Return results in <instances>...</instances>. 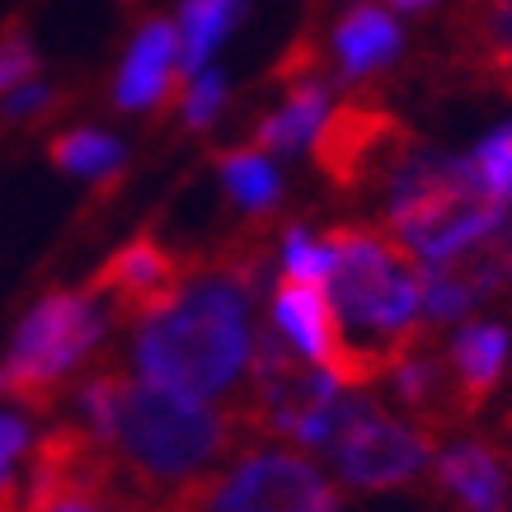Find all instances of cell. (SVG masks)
Here are the masks:
<instances>
[{
    "label": "cell",
    "mask_w": 512,
    "mask_h": 512,
    "mask_svg": "<svg viewBox=\"0 0 512 512\" xmlns=\"http://www.w3.org/2000/svg\"><path fill=\"white\" fill-rule=\"evenodd\" d=\"M264 259V240H235L217 259H188L179 292L132 325V367L141 381L188 400L231 395L254 353L249 301Z\"/></svg>",
    "instance_id": "obj_1"
},
{
    "label": "cell",
    "mask_w": 512,
    "mask_h": 512,
    "mask_svg": "<svg viewBox=\"0 0 512 512\" xmlns=\"http://www.w3.org/2000/svg\"><path fill=\"white\" fill-rule=\"evenodd\" d=\"M76 404L80 423L113 456L132 508L141 498L170 503L198 480L217 475L249 437L235 409L221 414L202 400L151 386L141 376H123L113 367L85 376Z\"/></svg>",
    "instance_id": "obj_2"
},
{
    "label": "cell",
    "mask_w": 512,
    "mask_h": 512,
    "mask_svg": "<svg viewBox=\"0 0 512 512\" xmlns=\"http://www.w3.org/2000/svg\"><path fill=\"white\" fill-rule=\"evenodd\" d=\"M325 245L334 249L325 296L339 325V362L329 376L339 386L386 381L390 367L433 334V325H423L414 254L381 226L353 221L329 226Z\"/></svg>",
    "instance_id": "obj_3"
},
{
    "label": "cell",
    "mask_w": 512,
    "mask_h": 512,
    "mask_svg": "<svg viewBox=\"0 0 512 512\" xmlns=\"http://www.w3.org/2000/svg\"><path fill=\"white\" fill-rule=\"evenodd\" d=\"M386 188V231L423 264L447 259L508 217V207L489 198L475 160L437 156L428 146H414Z\"/></svg>",
    "instance_id": "obj_4"
},
{
    "label": "cell",
    "mask_w": 512,
    "mask_h": 512,
    "mask_svg": "<svg viewBox=\"0 0 512 512\" xmlns=\"http://www.w3.org/2000/svg\"><path fill=\"white\" fill-rule=\"evenodd\" d=\"M104 329H109V306L90 287L38 296L0 357V400L47 404L66 376L99 348Z\"/></svg>",
    "instance_id": "obj_5"
},
{
    "label": "cell",
    "mask_w": 512,
    "mask_h": 512,
    "mask_svg": "<svg viewBox=\"0 0 512 512\" xmlns=\"http://www.w3.org/2000/svg\"><path fill=\"white\" fill-rule=\"evenodd\" d=\"M442 437L423 433L419 423L390 419L386 409L367 395H343L339 423L329 437L334 475L348 489H409L433 470V447Z\"/></svg>",
    "instance_id": "obj_6"
},
{
    "label": "cell",
    "mask_w": 512,
    "mask_h": 512,
    "mask_svg": "<svg viewBox=\"0 0 512 512\" xmlns=\"http://www.w3.org/2000/svg\"><path fill=\"white\" fill-rule=\"evenodd\" d=\"M160 512H339V489L301 456L249 451L170 498Z\"/></svg>",
    "instance_id": "obj_7"
},
{
    "label": "cell",
    "mask_w": 512,
    "mask_h": 512,
    "mask_svg": "<svg viewBox=\"0 0 512 512\" xmlns=\"http://www.w3.org/2000/svg\"><path fill=\"white\" fill-rule=\"evenodd\" d=\"M414 132L404 127L400 113H390L381 99L353 94L348 104L325 113L315 132V165L334 188H381L395 179L404 160L414 156Z\"/></svg>",
    "instance_id": "obj_8"
},
{
    "label": "cell",
    "mask_w": 512,
    "mask_h": 512,
    "mask_svg": "<svg viewBox=\"0 0 512 512\" xmlns=\"http://www.w3.org/2000/svg\"><path fill=\"white\" fill-rule=\"evenodd\" d=\"M512 287V221L503 217L494 231L461 245L456 254L419 268V296L428 325L466 320L480 301H494Z\"/></svg>",
    "instance_id": "obj_9"
},
{
    "label": "cell",
    "mask_w": 512,
    "mask_h": 512,
    "mask_svg": "<svg viewBox=\"0 0 512 512\" xmlns=\"http://www.w3.org/2000/svg\"><path fill=\"white\" fill-rule=\"evenodd\" d=\"M184 268H188V259L165 249L156 235H137L113 259H104V268L90 278V292L109 306V315L137 325L141 315H151L156 306H165L179 292Z\"/></svg>",
    "instance_id": "obj_10"
},
{
    "label": "cell",
    "mask_w": 512,
    "mask_h": 512,
    "mask_svg": "<svg viewBox=\"0 0 512 512\" xmlns=\"http://www.w3.org/2000/svg\"><path fill=\"white\" fill-rule=\"evenodd\" d=\"M451 71L512 99V0H461L451 19Z\"/></svg>",
    "instance_id": "obj_11"
},
{
    "label": "cell",
    "mask_w": 512,
    "mask_h": 512,
    "mask_svg": "<svg viewBox=\"0 0 512 512\" xmlns=\"http://www.w3.org/2000/svg\"><path fill=\"white\" fill-rule=\"evenodd\" d=\"M179 29L170 19H146L127 47L123 66H118V80H113V109L123 113H141L151 104H165L174 90H179Z\"/></svg>",
    "instance_id": "obj_12"
},
{
    "label": "cell",
    "mask_w": 512,
    "mask_h": 512,
    "mask_svg": "<svg viewBox=\"0 0 512 512\" xmlns=\"http://www.w3.org/2000/svg\"><path fill=\"white\" fill-rule=\"evenodd\" d=\"M437 503L451 512H503L508 503V466L489 442H456L433 461Z\"/></svg>",
    "instance_id": "obj_13"
},
{
    "label": "cell",
    "mask_w": 512,
    "mask_h": 512,
    "mask_svg": "<svg viewBox=\"0 0 512 512\" xmlns=\"http://www.w3.org/2000/svg\"><path fill=\"white\" fill-rule=\"evenodd\" d=\"M273 325L282 329V339L296 353L315 362L320 372H334L339 362V325H334V306L325 296V282H301V278H278L273 292Z\"/></svg>",
    "instance_id": "obj_14"
},
{
    "label": "cell",
    "mask_w": 512,
    "mask_h": 512,
    "mask_svg": "<svg viewBox=\"0 0 512 512\" xmlns=\"http://www.w3.org/2000/svg\"><path fill=\"white\" fill-rule=\"evenodd\" d=\"M400 52V24L376 5V0H357L334 24V62H339L343 80L376 76L381 66L395 62Z\"/></svg>",
    "instance_id": "obj_15"
},
{
    "label": "cell",
    "mask_w": 512,
    "mask_h": 512,
    "mask_svg": "<svg viewBox=\"0 0 512 512\" xmlns=\"http://www.w3.org/2000/svg\"><path fill=\"white\" fill-rule=\"evenodd\" d=\"M447 367H451V381H456V395L466 404V414L475 419L480 404L489 400V390L503 381V367H508V329L461 325L447 343Z\"/></svg>",
    "instance_id": "obj_16"
},
{
    "label": "cell",
    "mask_w": 512,
    "mask_h": 512,
    "mask_svg": "<svg viewBox=\"0 0 512 512\" xmlns=\"http://www.w3.org/2000/svg\"><path fill=\"white\" fill-rule=\"evenodd\" d=\"M287 99H282V109H273L268 118H259L254 127V151H282V156H292V151H306L320 132L329 113V85L320 76H287Z\"/></svg>",
    "instance_id": "obj_17"
},
{
    "label": "cell",
    "mask_w": 512,
    "mask_h": 512,
    "mask_svg": "<svg viewBox=\"0 0 512 512\" xmlns=\"http://www.w3.org/2000/svg\"><path fill=\"white\" fill-rule=\"evenodd\" d=\"M245 19V0H184L179 5V71L198 76L207 71L212 52H217L231 29Z\"/></svg>",
    "instance_id": "obj_18"
},
{
    "label": "cell",
    "mask_w": 512,
    "mask_h": 512,
    "mask_svg": "<svg viewBox=\"0 0 512 512\" xmlns=\"http://www.w3.org/2000/svg\"><path fill=\"white\" fill-rule=\"evenodd\" d=\"M217 170H221V184H226V198L235 207H245L249 217H268L273 207L282 202V179L278 170L268 165L264 151H226L217 156Z\"/></svg>",
    "instance_id": "obj_19"
},
{
    "label": "cell",
    "mask_w": 512,
    "mask_h": 512,
    "mask_svg": "<svg viewBox=\"0 0 512 512\" xmlns=\"http://www.w3.org/2000/svg\"><path fill=\"white\" fill-rule=\"evenodd\" d=\"M123 160V141H113L99 127H76V132L52 137V165L66 174H80V179H104V174L123 170Z\"/></svg>",
    "instance_id": "obj_20"
},
{
    "label": "cell",
    "mask_w": 512,
    "mask_h": 512,
    "mask_svg": "<svg viewBox=\"0 0 512 512\" xmlns=\"http://www.w3.org/2000/svg\"><path fill=\"white\" fill-rule=\"evenodd\" d=\"M29 456V419L0 409V512H19V461Z\"/></svg>",
    "instance_id": "obj_21"
},
{
    "label": "cell",
    "mask_w": 512,
    "mask_h": 512,
    "mask_svg": "<svg viewBox=\"0 0 512 512\" xmlns=\"http://www.w3.org/2000/svg\"><path fill=\"white\" fill-rule=\"evenodd\" d=\"M329 268H334V249L325 245V235L315 240L306 226H287L282 231V273L301 282H325Z\"/></svg>",
    "instance_id": "obj_22"
},
{
    "label": "cell",
    "mask_w": 512,
    "mask_h": 512,
    "mask_svg": "<svg viewBox=\"0 0 512 512\" xmlns=\"http://www.w3.org/2000/svg\"><path fill=\"white\" fill-rule=\"evenodd\" d=\"M470 160H475V170H480L489 198H494L498 207H508L512 202V123L498 127V132H489Z\"/></svg>",
    "instance_id": "obj_23"
},
{
    "label": "cell",
    "mask_w": 512,
    "mask_h": 512,
    "mask_svg": "<svg viewBox=\"0 0 512 512\" xmlns=\"http://www.w3.org/2000/svg\"><path fill=\"white\" fill-rule=\"evenodd\" d=\"M221 109H226V76L207 66V71L193 76V85H188V94H184V127L202 132V127L217 123Z\"/></svg>",
    "instance_id": "obj_24"
},
{
    "label": "cell",
    "mask_w": 512,
    "mask_h": 512,
    "mask_svg": "<svg viewBox=\"0 0 512 512\" xmlns=\"http://www.w3.org/2000/svg\"><path fill=\"white\" fill-rule=\"evenodd\" d=\"M38 71V52L24 33H10V38H0V94H10L15 85L33 80Z\"/></svg>",
    "instance_id": "obj_25"
},
{
    "label": "cell",
    "mask_w": 512,
    "mask_h": 512,
    "mask_svg": "<svg viewBox=\"0 0 512 512\" xmlns=\"http://www.w3.org/2000/svg\"><path fill=\"white\" fill-rule=\"evenodd\" d=\"M52 99H57V94L47 90V85L24 80V85H15V90L5 94V118H33V113H43Z\"/></svg>",
    "instance_id": "obj_26"
},
{
    "label": "cell",
    "mask_w": 512,
    "mask_h": 512,
    "mask_svg": "<svg viewBox=\"0 0 512 512\" xmlns=\"http://www.w3.org/2000/svg\"><path fill=\"white\" fill-rule=\"evenodd\" d=\"M386 5H395V10H404V15H419V10L437 5V0H386Z\"/></svg>",
    "instance_id": "obj_27"
}]
</instances>
